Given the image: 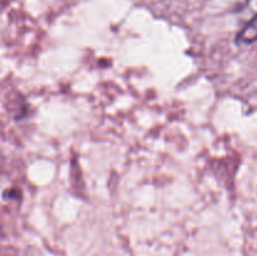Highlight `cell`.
Wrapping results in <instances>:
<instances>
[{
  "instance_id": "obj_2",
  "label": "cell",
  "mask_w": 257,
  "mask_h": 256,
  "mask_svg": "<svg viewBox=\"0 0 257 256\" xmlns=\"http://www.w3.org/2000/svg\"><path fill=\"white\" fill-rule=\"evenodd\" d=\"M5 197H9V198H19L20 197V192L17 190H10L9 192H5L4 193Z\"/></svg>"
},
{
  "instance_id": "obj_1",
  "label": "cell",
  "mask_w": 257,
  "mask_h": 256,
  "mask_svg": "<svg viewBox=\"0 0 257 256\" xmlns=\"http://www.w3.org/2000/svg\"><path fill=\"white\" fill-rule=\"evenodd\" d=\"M237 40L243 44H250L257 40V15L245 25L238 34Z\"/></svg>"
}]
</instances>
